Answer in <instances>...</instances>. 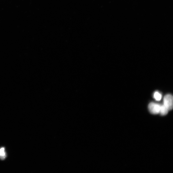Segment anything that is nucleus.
<instances>
[{"instance_id":"39448f33","label":"nucleus","mask_w":173,"mask_h":173,"mask_svg":"<svg viewBox=\"0 0 173 173\" xmlns=\"http://www.w3.org/2000/svg\"><path fill=\"white\" fill-rule=\"evenodd\" d=\"M154 97L157 100H160L161 98V95L157 92H155L154 94Z\"/></svg>"},{"instance_id":"f03ea898","label":"nucleus","mask_w":173,"mask_h":173,"mask_svg":"<svg viewBox=\"0 0 173 173\" xmlns=\"http://www.w3.org/2000/svg\"><path fill=\"white\" fill-rule=\"evenodd\" d=\"M160 105L154 102H151L148 105V108L151 113L153 114H156L159 113Z\"/></svg>"},{"instance_id":"f257e3e1","label":"nucleus","mask_w":173,"mask_h":173,"mask_svg":"<svg viewBox=\"0 0 173 173\" xmlns=\"http://www.w3.org/2000/svg\"><path fill=\"white\" fill-rule=\"evenodd\" d=\"M173 96L170 94L166 95L164 98L163 105L168 110H172L173 108Z\"/></svg>"},{"instance_id":"7ed1b4c3","label":"nucleus","mask_w":173,"mask_h":173,"mask_svg":"<svg viewBox=\"0 0 173 173\" xmlns=\"http://www.w3.org/2000/svg\"><path fill=\"white\" fill-rule=\"evenodd\" d=\"M168 110L167 108L164 105H160L159 113L161 115H165L168 113Z\"/></svg>"},{"instance_id":"20e7f679","label":"nucleus","mask_w":173,"mask_h":173,"mask_svg":"<svg viewBox=\"0 0 173 173\" xmlns=\"http://www.w3.org/2000/svg\"><path fill=\"white\" fill-rule=\"evenodd\" d=\"M6 152L5 148L2 147L0 148V159L4 160L6 158Z\"/></svg>"}]
</instances>
